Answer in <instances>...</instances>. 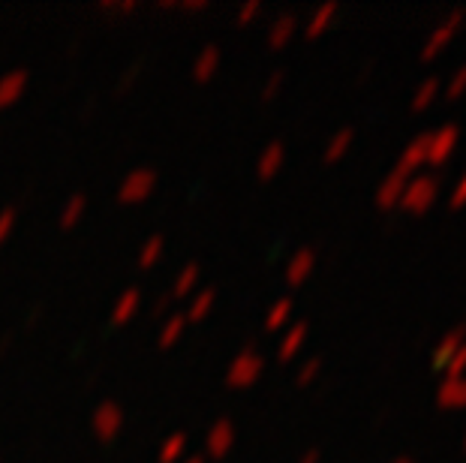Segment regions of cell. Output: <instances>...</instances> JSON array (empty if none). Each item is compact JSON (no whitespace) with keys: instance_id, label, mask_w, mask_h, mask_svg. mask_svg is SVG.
I'll list each match as a JSON object with an SVG mask.
<instances>
[{"instance_id":"obj_12","label":"cell","mask_w":466,"mask_h":463,"mask_svg":"<svg viewBox=\"0 0 466 463\" xmlns=\"http://www.w3.org/2000/svg\"><path fill=\"white\" fill-rule=\"evenodd\" d=\"M449 208H451V211L466 208V172L461 175L458 184H454V190L449 193Z\"/></svg>"},{"instance_id":"obj_3","label":"cell","mask_w":466,"mask_h":463,"mask_svg":"<svg viewBox=\"0 0 466 463\" xmlns=\"http://www.w3.org/2000/svg\"><path fill=\"white\" fill-rule=\"evenodd\" d=\"M461 145V126L458 124H445L440 130L428 133V169H440L454 156Z\"/></svg>"},{"instance_id":"obj_5","label":"cell","mask_w":466,"mask_h":463,"mask_svg":"<svg viewBox=\"0 0 466 463\" xmlns=\"http://www.w3.org/2000/svg\"><path fill=\"white\" fill-rule=\"evenodd\" d=\"M406 181H410V178H403V175H398V172L385 175L382 184L376 186V208H380V211H394V208H398Z\"/></svg>"},{"instance_id":"obj_7","label":"cell","mask_w":466,"mask_h":463,"mask_svg":"<svg viewBox=\"0 0 466 463\" xmlns=\"http://www.w3.org/2000/svg\"><path fill=\"white\" fill-rule=\"evenodd\" d=\"M463 343H466V325H458V328H451V331L440 340V347L433 349V367H436V370H442L445 364H449V358L454 356V352H458V349L463 347Z\"/></svg>"},{"instance_id":"obj_10","label":"cell","mask_w":466,"mask_h":463,"mask_svg":"<svg viewBox=\"0 0 466 463\" xmlns=\"http://www.w3.org/2000/svg\"><path fill=\"white\" fill-rule=\"evenodd\" d=\"M442 373H445V379H461V377H466V343L449 358V364L442 367Z\"/></svg>"},{"instance_id":"obj_15","label":"cell","mask_w":466,"mask_h":463,"mask_svg":"<svg viewBox=\"0 0 466 463\" xmlns=\"http://www.w3.org/2000/svg\"><path fill=\"white\" fill-rule=\"evenodd\" d=\"M463 448H466V437H463Z\"/></svg>"},{"instance_id":"obj_6","label":"cell","mask_w":466,"mask_h":463,"mask_svg":"<svg viewBox=\"0 0 466 463\" xmlns=\"http://www.w3.org/2000/svg\"><path fill=\"white\" fill-rule=\"evenodd\" d=\"M436 403L442 409H466V377L442 379V386L436 388Z\"/></svg>"},{"instance_id":"obj_9","label":"cell","mask_w":466,"mask_h":463,"mask_svg":"<svg viewBox=\"0 0 466 463\" xmlns=\"http://www.w3.org/2000/svg\"><path fill=\"white\" fill-rule=\"evenodd\" d=\"M466 94V64L461 66L458 73H451V78H449V85L442 87V96L445 100H461V96Z\"/></svg>"},{"instance_id":"obj_2","label":"cell","mask_w":466,"mask_h":463,"mask_svg":"<svg viewBox=\"0 0 466 463\" xmlns=\"http://www.w3.org/2000/svg\"><path fill=\"white\" fill-rule=\"evenodd\" d=\"M463 9H454L451 15H445L440 25L433 27L431 31V36L424 39V48H421V61L424 64H431V61H436L445 48H449L451 43H454V36H458V31H461V25H463Z\"/></svg>"},{"instance_id":"obj_8","label":"cell","mask_w":466,"mask_h":463,"mask_svg":"<svg viewBox=\"0 0 466 463\" xmlns=\"http://www.w3.org/2000/svg\"><path fill=\"white\" fill-rule=\"evenodd\" d=\"M442 94V82L440 78H424V82L415 87V94H412V108L415 112H424V108H431L436 96Z\"/></svg>"},{"instance_id":"obj_1","label":"cell","mask_w":466,"mask_h":463,"mask_svg":"<svg viewBox=\"0 0 466 463\" xmlns=\"http://www.w3.org/2000/svg\"><path fill=\"white\" fill-rule=\"evenodd\" d=\"M440 193H442V186L440 181L433 178V175H412L410 181H406L403 186V196H400V202H398V208L403 214H410V216H421V214H428L436 199H440Z\"/></svg>"},{"instance_id":"obj_11","label":"cell","mask_w":466,"mask_h":463,"mask_svg":"<svg viewBox=\"0 0 466 463\" xmlns=\"http://www.w3.org/2000/svg\"><path fill=\"white\" fill-rule=\"evenodd\" d=\"M350 145H352V133L350 130H343V133H337L334 136V142L329 145V160H340V156L350 151Z\"/></svg>"},{"instance_id":"obj_4","label":"cell","mask_w":466,"mask_h":463,"mask_svg":"<svg viewBox=\"0 0 466 463\" xmlns=\"http://www.w3.org/2000/svg\"><path fill=\"white\" fill-rule=\"evenodd\" d=\"M421 169H428V133L406 145L403 154H400V160H398V166H394V172L403 175V178L421 175Z\"/></svg>"},{"instance_id":"obj_14","label":"cell","mask_w":466,"mask_h":463,"mask_svg":"<svg viewBox=\"0 0 466 463\" xmlns=\"http://www.w3.org/2000/svg\"><path fill=\"white\" fill-rule=\"evenodd\" d=\"M391 463H412V460H410V458H394Z\"/></svg>"},{"instance_id":"obj_13","label":"cell","mask_w":466,"mask_h":463,"mask_svg":"<svg viewBox=\"0 0 466 463\" xmlns=\"http://www.w3.org/2000/svg\"><path fill=\"white\" fill-rule=\"evenodd\" d=\"M331 15H334V6H329V9H322L319 15H316V25H313V34H319L325 25L331 22Z\"/></svg>"}]
</instances>
